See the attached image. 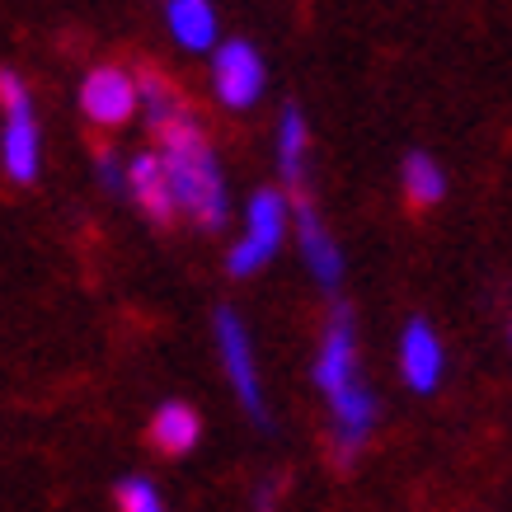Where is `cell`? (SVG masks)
<instances>
[{
    "instance_id": "obj_10",
    "label": "cell",
    "mask_w": 512,
    "mask_h": 512,
    "mask_svg": "<svg viewBox=\"0 0 512 512\" xmlns=\"http://www.w3.org/2000/svg\"><path fill=\"white\" fill-rule=\"evenodd\" d=\"M123 193L137 202V212L156 226H170L179 212H174L170 198V179H165V165H160L156 151H141V156L123 160Z\"/></svg>"
},
{
    "instance_id": "obj_7",
    "label": "cell",
    "mask_w": 512,
    "mask_h": 512,
    "mask_svg": "<svg viewBox=\"0 0 512 512\" xmlns=\"http://www.w3.org/2000/svg\"><path fill=\"white\" fill-rule=\"evenodd\" d=\"M80 109L104 132L127 127L137 118V76L123 66H94L90 76L80 80Z\"/></svg>"
},
{
    "instance_id": "obj_5",
    "label": "cell",
    "mask_w": 512,
    "mask_h": 512,
    "mask_svg": "<svg viewBox=\"0 0 512 512\" xmlns=\"http://www.w3.org/2000/svg\"><path fill=\"white\" fill-rule=\"evenodd\" d=\"M217 357L221 372L231 381L235 400L249 409V419L264 423V381H259V357H254V339H249L245 320L235 311H217Z\"/></svg>"
},
{
    "instance_id": "obj_4",
    "label": "cell",
    "mask_w": 512,
    "mask_h": 512,
    "mask_svg": "<svg viewBox=\"0 0 512 512\" xmlns=\"http://www.w3.org/2000/svg\"><path fill=\"white\" fill-rule=\"evenodd\" d=\"M0 113H5V127H0V165H5V174L15 184H33L43 146H38V118H33L29 85L15 71H0Z\"/></svg>"
},
{
    "instance_id": "obj_13",
    "label": "cell",
    "mask_w": 512,
    "mask_h": 512,
    "mask_svg": "<svg viewBox=\"0 0 512 512\" xmlns=\"http://www.w3.org/2000/svg\"><path fill=\"white\" fill-rule=\"evenodd\" d=\"M273 156H278V174L292 188H301L306 179V160H311V127L301 109L278 113V132H273Z\"/></svg>"
},
{
    "instance_id": "obj_11",
    "label": "cell",
    "mask_w": 512,
    "mask_h": 512,
    "mask_svg": "<svg viewBox=\"0 0 512 512\" xmlns=\"http://www.w3.org/2000/svg\"><path fill=\"white\" fill-rule=\"evenodd\" d=\"M146 437H151V447H156L160 456H188V451L198 447V437H202L198 409H193V404H184V400L160 404L156 414H151Z\"/></svg>"
},
{
    "instance_id": "obj_9",
    "label": "cell",
    "mask_w": 512,
    "mask_h": 512,
    "mask_svg": "<svg viewBox=\"0 0 512 512\" xmlns=\"http://www.w3.org/2000/svg\"><path fill=\"white\" fill-rule=\"evenodd\" d=\"M296 249H301V259L311 268V278L320 287H339L343 282V249L334 240V231L325 226V217L315 212L311 198H296Z\"/></svg>"
},
{
    "instance_id": "obj_16",
    "label": "cell",
    "mask_w": 512,
    "mask_h": 512,
    "mask_svg": "<svg viewBox=\"0 0 512 512\" xmlns=\"http://www.w3.org/2000/svg\"><path fill=\"white\" fill-rule=\"evenodd\" d=\"M113 503H118V512H170L165 508V494H160L146 475H127V480L113 489Z\"/></svg>"
},
{
    "instance_id": "obj_3",
    "label": "cell",
    "mask_w": 512,
    "mask_h": 512,
    "mask_svg": "<svg viewBox=\"0 0 512 512\" xmlns=\"http://www.w3.org/2000/svg\"><path fill=\"white\" fill-rule=\"evenodd\" d=\"M287 226H292V202L278 188H259L245 207V231L226 249V273L231 278H254L259 268L278 259V249L287 245Z\"/></svg>"
},
{
    "instance_id": "obj_2",
    "label": "cell",
    "mask_w": 512,
    "mask_h": 512,
    "mask_svg": "<svg viewBox=\"0 0 512 512\" xmlns=\"http://www.w3.org/2000/svg\"><path fill=\"white\" fill-rule=\"evenodd\" d=\"M156 156L170 179L174 212L188 217L202 231H221L231 217V193H226V174L212 151L207 127L198 123V113H184L156 132Z\"/></svg>"
},
{
    "instance_id": "obj_17",
    "label": "cell",
    "mask_w": 512,
    "mask_h": 512,
    "mask_svg": "<svg viewBox=\"0 0 512 512\" xmlns=\"http://www.w3.org/2000/svg\"><path fill=\"white\" fill-rule=\"evenodd\" d=\"M94 170H99V184L109 188V193H123V160L113 156V151H99V156H94Z\"/></svg>"
},
{
    "instance_id": "obj_8",
    "label": "cell",
    "mask_w": 512,
    "mask_h": 512,
    "mask_svg": "<svg viewBox=\"0 0 512 512\" xmlns=\"http://www.w3.org/2000/svg\"><path fill=\"white\" fill-rule=\"evenodd\" d=\"M447 376V348L428 320H409L400 334V381L414 395H433Z\"/></svg>"
},
{
    "instance_id": "obj_6",
    "label": "cell",
    "mask_w": 512,
    "mask_h": 512,
    "mask_svg": "<svg viewBox=\"0 0 512 512\" xmlns=\"http://www.w3.org/2000/svg\"><path fill=\"white\" fill-rule=\"evenodd\" d=\"M268 90V66L249 43L231 38V43L212 47V94L226 109H254Z\"/></svg>"
},
{
    "instance_id": "obj_15",
    "label": "cell",
    "mask_w": 512,
    "mask_h": 512,
    "mask_svg": "<svg viewBox=\"0 0 512 512\" xmlns=\"http://www.w3.org/2000/svg\"><path fill=\"white\" fill-rule=\"evenodd\" d=\"M400 184H404V202H409V207H423V212L447 198V174H442V165H437L433 156H423V151L404 156Z\"/></svg>"
},
{
    "instance_id": "obj_1",
    "label": "cell",
    "mask_w": 512,
    "mask_h": 512,
    "mask_svg": "<svg viewBox=\"0 0 512 512\" xmlns=\"http://www.w3.org/2000/svg\"><path fill=\"white\" fill-rule=\"evenodd\" d=\"M315 386H320L325 409H329V447H334V461L353 466L357 456L372 447L381 404H376V390L362 381L357 325L348 306H339V311L329 315L325 334H320V348H315Z\"/></svg>"
},
{
    "instance_id": "obj_14",
    "label": "cell",
    "mask_w": 512,
    "mask_h": 512,
    "mask_svg": "<svg viewBox=\"0 0 512 512\" xmlns=\"http://www.w3.org/2000/svg\"><path fill=\"white\" fill-rule=\"evenodd\" d=\"M137 113H146V127L160 132L165 123H174V118H184V113H193V109L184 104V94L170 85V76L141 71L137 76Z\"/></svg>"
},
{
    "instance_id": "obj_12",
    "label": "cell",
    "mask_w": 512,
    "mask_h": 512,
    "mask_svg": "<svg viewBox=\"0 0 512 512\" xmlns=\"http://www.w3.org/2000/svg\"><path fill=\"white\" fill-rule=\"evenodd\" d=\"M165 19H170V33L174 43L184 47V52H212L217 47V10H212V0H170L165 5Z\"/></svg>"
}]
</instances>
